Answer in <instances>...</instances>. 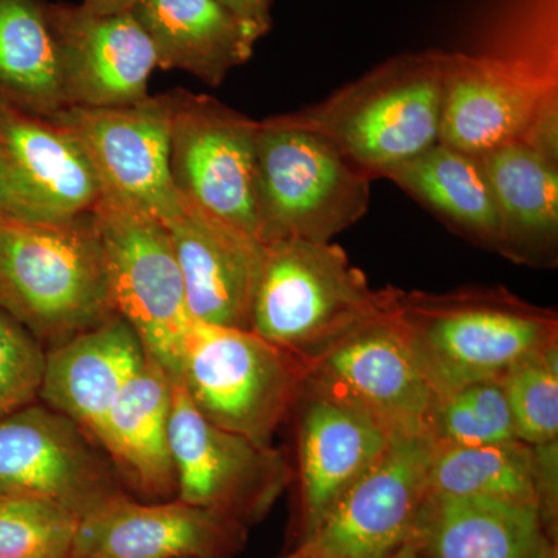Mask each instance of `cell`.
I'll return each instance as SVG.
<instances>
[{"mask_svg":"<svg viewBox=\"0 0 558 558\" xmlns=\"http://www.w3.org/2000/svg\"><path fill=\"white\" fill-rule=\"evenodd\" d=\"M384 290L389 317L438 399L475 381L499 379L520 360L558 343L557 312L505 286L446 293Z\"/></svg>","mask_w":558,"mask_h":558,"instance_id":"6da1fadb","label":"cell"},{"mask_svg":"<svg viewBox=\"0 0 558 558\" xmlns=\"http://www.w3.org/2000/svg\"><path fill=\"white\" fill-rule=\"evenodd\" d=\"M444 72L446 51L399 54L286 116L328 140L371 180L385 178L439 143Z\"/></svg>","mask_w":558,"mask_h":558,"instance_id":"7a4b0ae2","label":"cell"},{"mask_svg":"<svg viewBox=\"0 0 558 558\" xmlns=\"http://www.w3.org/2000/svg\"><path fill=\"white\" fill-rule=\"evenodd\" d=\"M0 307L49 348L117 314L94 216L57 226L0 218Z\"/></svg>","mask_w":558,"mask_h":558,"instance_id":"3957f363","label":"cell"},{"mask_svg":"<svg viewBox=\"0 0 558 558\" xmlns=\"http://www.w3.org/2000/svg\"><path fill=\"white\" fill-rule=\"evenodd\" d=\"M384 289L333 242H264L250 330L304 362L376 317Z\"/></svg>","mask_w":558,"mask_h":558,"instance_id":"277c9868","label":"cell"},{"mask_svg":"<svg viewBox=\"0 0 558 558\" xmlns=\"http://www.w3.org/2000/svg\"><path fill=\"white\" fill-rule=\"evenodd\" d=\"M259 240L332 242L369 208L371 180L288 116L258 121Z\"/></svg>","mask_w":558,"mask_h":558,"instance_id":"5b68a950","label":"cell"},{"mask_svg":"<svg viewBox=\"0 0 558 558\" xmlns=\"http://www.w3.org/2000/svg\"><path fill=\"white\" fill-rule=\"evenodd\" d=\"M179 380L209 422L271 446L306 391L310 366L253 330L191 319Z\"/></svg>","mask_w":558,"mask_h":558,"instance_id":"8992f818","label":"cell"},{"mask_svg":"<svg viewBox=\"0 0 558 558\" xmlns=\"http://www.w3.org/2000/svg\"><path fill=\"white\" fill-rule=\"evenodd\" d=\"M92 216L117 314L135 329L150 357L179 380L191 317L170 231L159 219L106 197Z\"/></svg>","mask_w":558,"mask_h":558,"instance_id":"52a82bcc","label":"cell"},{"mask_svg":"<svg viewBox=\"0 0 558 558\" xmlns=\"http://www.w3.org/2000/svg\"><path fill=\"white\" fill-rule=\"evenodd\" d=\"M172 95L170 168L180 197L259 240L258 121L209 95Z\"/></svg>","mask_w":558,"mask_h":558,"instance_id":"ba28073f","label":"cell"},{"mask_svg":"<svg viewBox=\"0 0 558 558\" xmlns=\"http://www.w3.org/2000/svg\"><path fill=\"white\" fill-rule=\"evenodd\" d=\"M307 388L365 414L391 439L429 436L438 396L389 317H376L307 362Z\"/></svg>","mask_w":558,"mask_h":558,"instance_id":"9c48e42d","label":"cell"},{"mask_svg":"<svg viewBox=\"0 0 558 558\" xmlns=\"http://www.w3.org/2000/svg\"><path fill=\"white\" fill-rule=\"evenodd\" d=\"M172 109L170 92L117 108L68 106L49 119L80 140L102 197L167 223L183 208L170 168Z\"/></svg>","mask_w":558,"mask_h":558,"instance_id":"30bf717a","label":"cell"},{"mask_svg":"<svg viewBox=\"0 0 558 558\" xmlns=\"http://www.w3.org/2000/svg\"><path fill=\"white\" fill-rule=\"evenodd\" d=\"M105 450L64 414L32 403L0 416V498L50 499L80 517L123 497Z\"/></svg>","mask_w":558,"mask_h":558,"instance_id":"8fae6325","label":"cell"},{"mask_svg":"<svg viewBox=\"0 0 558 558\" xmlns=\"http://www.w3.org/2000/svg\"><path fill=\"white\" fill-rule=\"evenodd\" d=\"M170 449L178 499L236 520L264 512L290 481L288 461L274 446L220 428L172 380Z\"/></svg>","mask_w":558,"mask_h":558,"instance_id":"7c38bea8","label":"cell"},{"mask_svg":"<svg viewBox=\"0 0 558 558\" xmlns=\"http://www.w3.org/2000/svg\"><path fill=\"white\" fill-rule=\"evenodd\" d=\"M101 199L100 179L72 131L0 101V218L75 222Z\"/></svg>","mask_w":558,"mask_h":558,"instance_id":"4fadbf2b","label":"cell"},{"mask_svg":"<svg viewBox=\"0 0 558 558\" xmlns=\"http://www.w3.org/2000/svg\"><path fill=\"white\" fill-rule=\"evenodd\" d=\"M435 450L429 436L391 439L301 548L314 558H388L402 548L413 539L427 502Z\"/></svg>","mask_w":558,"mask_h":558,"instance_id":"5bb4252c","label":"cell"},{"mask_svg":"<svg viewBox=\"0 0 558 558\" xmlns=\"http://www.w3.org/2000/svg\"><path fill=\"white\" fill-rule=\"evenodd\" d=\"M558 105L557 76L526 61L446 53L439 142L483 156L524 142Z\"/></svg>","mask_w":558,"mask_h":558,"instance_id":"9a60e30c","label":"cell"},{"mask_svg":"<svg viewBox=\"0 0 558 558\" xmlns=\"http://www.w3.org/2000/svg\"><path fill=\"white\" fill-rule=\"evenodd\" d=\"M50 22L68 106L117 108L149 97L156 51L132 11L102 16L50 3Z\"/></svg>","mask_w":558,"mask_h":558,"instance_id":"2e32d148","label":"cell"},{"mask_svg":"<svg viewBox=\"0 0 558 558\" xmlns=\"http://www.w3.org/2000/svg\"><path fill=\"white\" fill-rule=\"evenodd\" d=\"M165 226L182 274L191 319L250 330L264 242L185 201L180 215Z\"/></svg>","mask_w":558,"mask_h":558,"instance_id":"e0dca14e","label":"cell"},{"mask_svg":"<svg viewBox=\"0 0 558 558\" xmlns=\"http://www.w3.org/2000/svg\"><path fill=\"white\" fill-rule=\"evenodd\" d=\"M238 534V521L215 510L123 495L81 517L72 558H215Z\"/></svg>","mask_w":558,"mask_h":558,"instance_id":"ac0fdd59","label":"cell"},{"mask_svg":"<svg viewBox=\"0 0 558 558\" xmlns=\"http://www.w3.org/2000/svg\"><path fill=\"white\" fill-rule=\"evenodd\" d=\"M145 357L135 329L120 314L110 315L47 349L39 399L97 442L110 407Z\"/></svg>","mask_w":558,"mask_h":558,"instance_id":"d6986e66","label":"cell"},{"mask_svg":"<svg viewBox=\"0 0 558 558\" xmlns=\"http://www.w3.org/2000/svg\"><path fill=\"white\" fill-rule=\"evenodd\" d=\"M299 476L304 537L388 449L391 438L365 414L306 388L299 407Z\"/></svg>","mask_w":558,"mask_h":558,"instance_id":"ffe728a7","label":"cell"},{"mask_svg":"<svg viewBox=\"0 0 558 558\" xmlns=\"http://www.w3.org/2000/svg\"><path fill=\"white\" fill-rule=\"evenodd\" d=\"M411 542L429 558H543L553 545L535 502L429 494Z\"/></svg>","mask_w":558,"mask_h":558,"instance_id":"44dd1931","label":"cell"},{"mask_svg":"<svg viewBox=\"0 0 558 558\" xmlns=\"http://www.w3.org/2000/svg\"><path fill=\"white\" fill-rule=\"evenodd\" d=\"M499 223V255L531 267L558 258V160L515 142L480 156Z\"/></svg>","mask_w":558,"mask_h":558,"instance_id":"7402d4cb","label":"cell"},{"mask_svg":"<svg viewBox=\"0 0 558 558\" xmlns=\"http://www.w3.org/2000/svg\"><path fill=\"white\" fill-rule=\"evenodd\" d=\"M172 379L148 352L102 422L97 444L121 481L146 497L178 495L170 449Z\"/></svg>","mask_w":558,"mask_h":558,"instance_id":"603a6c76","label":"cell"},{"mask_svg":"<svg viewBox=\"0 0 558 558\" xmlns=\"http://www.w3.org/2000/svg\"><path fill=\"white\" fill-rule=\"evenodd\" d=\"M131 11L157 68L183 70L213 87L247 62L258 43L218 0H137Z\"/></svg>","mask_w":558,"mask_h":558,"instance_id":"cb8c5ba5","label":"cell"},{"mask_svg":"<svg viewBox=\"0 0 558 558\" xmlns=\"http://www.w3.org/2000/svg\"><path fill=\"white\" fill-rule=\"evenodd\" d=\"M384 179L396 183L454 233L498 253L497 205L480 157L439 142Z\"/></svg>","mask_w":558,"mask_h":558,"instance_id":"d4e9b609","label":"cell"},{"mask_svg":"<svg viewBox=\"0 0 558 558\" xmlns=\"http://www.w3.org/2000/svg\"><path fill=\"white\" fill-rule=\"evenodd\" d=\"M0 101L46 119L68 108L46 0H0Z\"/></svg>","mask_w":558,"mask_h":558,"instance_id":"484cf974","label":"cell"},{"mask_svg":"<svg viewBox=\"0 0 558 558\" xmlns=\"http://www.w3.org/2000/svg\"><path fill=\"white\" fill-rule=\"evenodd\" d=\"M432 497L535 499L534 447L510 440L481 447H436L429 469Z\"/></svg>","mask_w":558,"mask_h":558,"instance_id":"4316f807","label":"cell"},{"mask_svg":"<svg viewBox=\"0 0 558 558\" xmlns=\"http://www.w3.org/2000/svg\"><path fill=\"white\" fill-rule=\"evenodd\" d=\"M429 438L436 447H481L517 440L499 379L475 381L438 399Z\"/></svg>","mask_w":558,"mask_h":558,"instance_id":"83f0119b","label":"cell"},{"mask_svg":"<svg viewBox=\"0 0 558 558\" xmlns=\"http://www.w3.org/2000/svg\"><path fill=\"white\" fill-rule=\"evenodd\" d=\"M499 384L508 399L517 439L531 447L558 439V343L510 366Z\"/></svg>","mask_w":558,"mask_h":558,"instance_id":"f1b7e54d","label":"cell"},{"mask_svg":"<svg viewBox=\"0 0 558 558\" xmlns=\"http://www.w3.org/2000/svg\"><path fill=\"white\" fill-rule=\"evenodd\" d=\"M81 517L50 499L0 498V558H72Z\"/></svg>","mask_w":558,"mask_h":558,"instance_id":"f546056e","label":"cell"},{"mask_svg":"<svg viewBox=\"0 0 558 558\" xmlns=\"http://www.w3.org/2000/svg\"><path fill=\"white\" fill-rule=\"evenodd\" d=\"M44 368V344L0 307V416L39 399Z\"/></svg>","mask_w":558,"mask_h":558,"instance_id":"4dcf8cb0","label":"cell"},{"mask_svg":"<svg viewBox=\"0 0 558 558\" xmlns=\"http://www.w3.org/2000/svg\"><path fill=\"white\" fill-rule=\"evenodd\" d=\"M558 444L557 440L534 447L535 454V499L546 532L553 538L557 527L558 502Z\"/></svg>","mask_w":558,"mask_h":558,"instance_id":"1f68e13d","label":"cell"},{"mask_svg":"<svg viewBox=\"0 0 558 558\" xmlns=\"http://www.w3.org/2000/svg\"><path fill=\"white\" fill-rule=\"evenodd\" d=\"M218 2L234 20L240 21L256 40L269 33L274 0H218Z\"/></svg>","mask_w":558,"mask_h":558,"instance_id":"d6a6232c","label":"cell"},{"mask_svg":"<svg viewBox=\"0 0 558 558\" xmlns=\"http://www.w3.org/2000/svg\"><path fill=\"white\" fill-rule=\"evenodd\" d=\"M137 0H83L81 7L95 14H117L131 11Z\"/></svg>","mask_w":558,"mask_h":558,"instance_id":"836d02e7","label":"cell"},{"mask_svg":"<svg viewBox=\"0 0 558 558\" xmlns=\"http://www.w3.org/2000/svg\"><path fill=\"white\" fill-rule=\"evenodd\" d=\"M388 558H429L427 554L422 553L421 548L414 542L405 543L402 548L396 550Z\"/></svg>","mask_w":558,"mask_h":558,"instance_id":"e575fe53","label":"cell"},{"mask_svg":"<svg viewBox=\"0 0 558 558\" xmlns=\"http://www.w3.org/2000/svg\"><path fill=\"white\" fill-rule=\"evenodd\" d=\"M286 558H314L311 556L310 553H307L306 549L300 548L296 550V553H293L292 556L286 557Z\"/></svg>","mask_w":558,"mask_h":558,"instance_id":"d590c367","label":"cell"},{"mask_svg":"<svg viewBox=\"0 0 558 558\" xmlns=\"http://www.w3.org/2000/svg\"><path fill=\"white\" fill-rule=\"evenodd\" d=\"M543 558H558L556 543H553V545L549 546V549L546 550L545 557Z\"/></svg>","mask_w":558,"mask_h":558,"instance_id":"8d00e7d4","label":"cell"}]
</instances>
